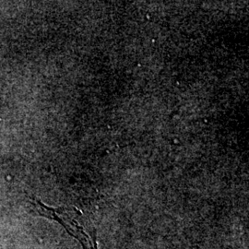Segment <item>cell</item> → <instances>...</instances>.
Returning <instances> with one entry per match:
<instances>
[{"label":"cell","mask_w":249,"mask_h":249,"mask_svg":"<svg viewBox=\"0 0 249 249\" xmlns=\"http://www.w3.org/2000/svg\"><path fill=\"white\" fill-rule=\"evenodd\" d=\"M36 213L61 224L67 231L80 242L83 249H98L95 231L89 225L82 223L80 212L74 208H53L44 204L39 199L31 201Z\"/></svg>","instance_id":"6da1fadb"}]
</instances>
